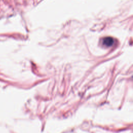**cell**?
I'll return each instance as SVG.
<instances>
[{
    "label": "cell",
    "mask_w": 133,
    "mask_h": 133,
    "mask_svg": "<svg viewBox=\"0 0 133 133\" xmlns=\"http://www.w3.org/2000/svg\"><path fill=\"white\" fill-rule=\"evenodd\" d=\"M113 42H114V41H113V38L110 37H109L104 38L103 39V44L104 46L109 47V46H111V45H112L113 44Z\"/></svg>",
    "instance_id": "obj_1"
}]
</instances>
